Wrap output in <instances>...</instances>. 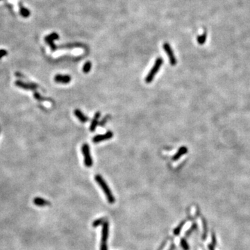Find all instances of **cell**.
Listing matches in <instances>:
<instances>
[{
	"mask_svg": "<svg viewBox=\"0 0 250 250\" xmlns=\"http://www.w3.org/2000/svg\"><path fill=\"white\" fill-rule=\"evenodd\" d=\"M19 13L23 17L27 18V17H29L31 13L28 8L24 7L23 6H20V7H19Z\"/></svg>",
	"mask_w": 250,
	"mask_h": 250,
	"instance_id": "obj_14",
	"label": "cell"
},
{
	"mask_svg": "<svg viewBox=\"0 0 250 250\" xmlns=\"http://www.w3.org/2000/svg\"><path fill=\"white\" fill-rule=\"evenodd\" d=\"M7 54H8V52L6 49H0V59H1V58H3L4 56H6Z\"/></svg>",
	"mask_w": 250,
	"mask_h": 250,
	"instance_id": "obj_20",
	"label": "cell"
},
{
	"mask_svg": "<svg viewBox=\"0 0 250 250\" xmlns=\"http://www.w3.org/2000/svg\"><path fill=\"white\" fill-rule=\"evenodd\" d=\"M82 152L84 157V164L87 168H91L93 165V159H92L90 147L88 144H83L82 147Z\"/></svg>",
	"mask_w": 250,
	"mask_h": 250,
	"instance_id": "obj_3",
	"label": "cell"
},
{
	"mask_svg": "<svg viewBox=\"0 0 250 250\" xmlns=\"http://www.w3.org/2000/svg\"><path fill=\"white\" fill-rule=\"evenodd\" d=\"M183 225H184V222H182L180 225L178 227H177L176 229H174V234L175 235H179V232H180V231H181V227H182V226H183Z\"/></svg>",
	"mask_w": 250,
	"mask_h": 250,
	"instance_id": "obj_19",
	"label": "cell"
},
{
	"mask_svg": "<svg viewBox=\"0 0 250 250\" xmlns=\"http://www.w3.org/2000/svg\"><path fill=\"white\" fill-rule=\"evenodd\" d=\"M54 81L59 83H63V84H67L71 82V76L70 75H63V74H56L54 76Z\"/></svg>",
	"mask_w": 250,
	"mask_h": 250,
	"instance_id": "obj_9",
	"label": "cell"
},
{
	"mask_svg": "<svg viewBox=\"0 0 250 250\" xmlns=\"http://www.w3.org/2000/svg\"><path fill=\"white\" fill-rule=\"evenodd\" d=\"M74 115H76V117L82 123H85V122H87L89 120L88 118L85 115H84L79 109H76V110L74 111Z\"/></svg>",
	"mask_w": 250,
	"mask_h": 250,
	"instance_id": "obj_12",
	"label": "cell"
},
{
	"mask_svg": "<svg viewBox=\"0 0 250 250\" xmlns=\"http://www.w3.org/2000/svg\"><path fill=\"white\" fill-rule=\"evenodd\" d=\"M91 67H92L91 62V61H87V62H85V64L83 65V72H84L85 74H88L90 71H91Z\"/></svg>",
	"mask_w": 250,
	"mask_h": 250,
	"instance_id": "obj_15",
	"label": "cell"
},
{
	"mask_svg": "<svg viewBox=\"0 0 250 250\" xmlns=\"http://www.w3.org/2000/svg\"><path fill=\"white\" fill-rule=\"evenodd\" d=\"M33 202H34V204L37 206V207H47V206L51 205V203H50L49 201H47V199H45L42 198V197H35V198L34 199V201H33Z\"/></svg>",
	"mask_w": 250,
	"mask_h": 250,
	"instance_id": "obj_10",
	"label": "cell"
},
{
	"mask_svg": "<svg viewBox=\"0 0 250 250\" xmlns=\"http://www.w3.org/2000/svg\"><path fill=\"white\" fill-rule=\"evenodd\" d=\"M163 49L165 50V53L167 54V55L168 56V58H169V60H170V64L172 65H175L177 64V59L175 58V56H174V52H173V50L172 49V47H170V44L168 43H165L163 44Z\"/></svg>",
	"mask_w": 250,
	"mask_h": 250,
	"instance_id": "obj_6",
	"label": "cell"
},
{
	"mask_svg": "<svg viewBox=\"0 0 250 250\" xmlns=\"http://www.w3.org/2000/svg\"><path fill=\"white\" fill-rule=\"evenodd\" d=\"M109 227L108 222H104V224H103L100 250H108V247H107V239H108L109 237Z\"/></svg>",
	"mask_w": 250,
	"mask_h": 250,
	"instance_id": "obj_4",
	"label": "cell"
},
{
	"mask_svg": "<svg viewBox=\"0 0 250 250\" xmlns=\"http://www.w3.org/2000/svg\"><path fill=\"white\" fill-rule=\"evenodd\" d=\"M113 136V133L112 131H107L106 133L103 135H97L95 136L93 138V142H95V143H97V142L104 141V140H107L111 139V138Z\"/></svg>",
	"mask_w": 250,
	"mask_h": 250,
	"instance_id": "obj_8",
	"label": "cell"
},
{
	"mask_svg": "<svg viewBox=\"0 0 250 250\" xmlns=\"http://www.w3.org/2000/svg\"><path fill=\"white\" fill-rule=\"evenodd\" d=\"M95 181H97V183L99 184V186L102 188L103 191H104L105 195H106L107 199H108V201L110 204H113L115 202V197L113 195L111 190L109 188V186L107 185L106 182L104 180L103 177L101 176V175H96L95 177Z\"/></svg>",
	"mask_w": 250,
	"mask_h": 250,
	"instance_id": "obj_1",
	"label": "cell"
},
{
	"mask_svg": "<svg viewBox=\"0 0 250 250\" xmlns=\"http://www.w3.org/2000/svg\"><path fill=\"white\" fill-rule=\"evenodd\" d=\"M109 119V115H108V116H106V117H105L104 119H103L102 121L100 122V126H104V125L105 124V123H106V121L107 120H108Z\"/></svg>",
	"mask_w": 250,
	"mask_h": 250,
	"instance_id": "obj_22",
	"label": "cell"
},
{
	"mask_svg": "<svg viewBox=\"0 0 250 250\" xmlns=\"http://www.w3.org/2000/svg\"><path fill=\"white\" fill-rule=\"evenodd\" d=\"M181 244L182 247H183V248L184 249H185V250H188V245H187V243H186V241L184 240H183V239H182V240H181Z\"/></svg>",
	"mask_w": 250,
	"mask_h": 250,
	"instance_id": "obj_21",
	"label": "cell"
},
{
	"mask_svg": "<svg viewBox=\"0 0 250 250\" xmlns=\"http://www.w3.org/2000/svg\"><path fill=\"white\" fill-rule=\"evenodd\" d=\"M163 59L161 58V57H159L156 59L154 64H153L152 68L150 70V71L149 72L145 78V82L147 83H151L153 81V78L156 76V74L158 73L159 70L161 68V65H163Z\"/></svg>",
	"mask_w": 250,
	"mask_h": 250,
	"instance_id": "obj_2",
	"label": "cell"
},
{
	"mask_svg": "<svg viewBox=\"0 0 250 250\" xmlns=\"http://www.w3.org/2000/svg\"><path fill=\"white\" fill-rule=\"evenodd\" d=\"M101 116V113L100 112H97L94 115V118L93 120H92V122L91 124V126H90V130L91 131H95L96 128H97V126L99 124V119H100Z\"/></svg>",
	"mask_w": 250,
	"mask_h": 250,
	"instance_id": "obj_11",
	"label": "cell"
},
{
	"mask_svg": "<svg viewBox=\"0 0 250 250\" xmlns=\"http://www.w3.org/2000/svg\"><path fill=\"white\" fill-rule=\"evenodd\" d=\"M187 152H188L187 147H181L179 148L178 152L175 153L174 156H173L172 160L173 161H177V160H178L179 158L181 156L186 154Z\"/></svg>",
	"mask_w": 250,
	"mask_h": 250,
	"instance_id": "obj_13",
	"label": "cell"
},
{
	"mask_svg": "<svg viewBox=\"0 0 250 250\" xmlns=\"http://www.w3.org/2000/svg\"><path fill=\"white\" fill-rule=\"evenodd\" d=\"M58 34L55 32L52 33V34L47 35V36L45 37V42L49 45L52 52H55L57 49V46L55 45V43H54V41L58 40Z\"/></svg>",
	"mask_w": 250,
	"mask_h": 250,
	"instance_id": "obj_5",
	"label": "cell"
},
{
	"mask_svg": "<svg viewBox=\"0 0 250 250\" xmlns=\"http://www.w3.org/2000/svg\"><path fill=\"white\" fill-rule=\"evenodd\" d=\"M207 33L204 32L202 35H201V36H198V38H197V42H198V43L199 45H203V44L205 43L206 40H207Z\"/></svg>",
	"mask_w": 250,
	"mask_h": 250,
	"instance_id": "obj_16",
	"label": "cell"
},
{
	"mask_svg": "<svg viewBox=\"0 0 250 250\" xmlns=\"http://www.w3.org/2000/svg\"><path fill=\"white\" fill-rule=\"evenodd\" d=\"M34 97L35 99H36V100H37L38 101H40V102H44V101L48 100V99H46L45 97H42V96L40 95V94L38 93V92H36V91H34Z\"/></svg>",
	"mask_w": 250,
	"mask_h": 250,
	"instance_id": "obj_17",
	"label": "cell"
},
{
	"mask_svg": "<svg viewBox=\"0 0 250 250\" xmlns=\"http://www.w3.org/2000/svg\"><path fill=\"white\" fill-rule=\"evenodd\" d=\"M15 84L16 86L21 88L24 90H27V91H36V89L38 88V85L35 83H25L22 81H16L15 82Z\"/></svg>",
	"mask_w": 250,
	"mask_h": 250,
	"instance_id": "obj_7",
	"label": "cell"
},
{
	"mask_svg": "<svg viewBox=\"0 0 250 250\" xmlns=\"http://www.w3.org/2000/svg\"><path fill=\"white\" fill-rule=\"evenodd\" d=\"M104 222V218H100V219H98V220L94 221V222L93 224V226L95 227H98L99 225H102V223Z\"/></svg>",
	"mask_w": 250,
	"mask_h": 250,
	"instance_id": "obj_18",
	"label": "cell"
}]
</instances>
